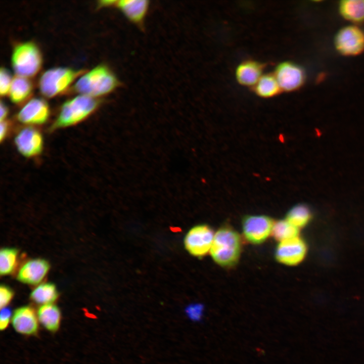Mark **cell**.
Here are the masks:
<instances>
[{
    "label": "cell",
    "mask_w": 364,
    "mask_h": 364,
    "mask_svg": "<svg viewBox=\"0 0 364 364\" xmlns=\"http://www.w3.org/2000/svg\"><path fill=\"white\" fill-rule=\"evenodd\" d=\"M241 239L238 233L229 227L220 229L214 235L210 249L214 261L222 267H231L238 261L241 251Z\"/></svg>",
    "instance_id": "2"
},
{
    "label": "cell",
    "mask_w": 364,
    "mask_h": 364,
    "mask_svg": "<svg viewBox=\"0 0 364 364\" xmlns=\"http://www.w3.org/2000/svg\"><path fill=\"white\" fill-rule=\"evenodd\" d=\"M119 84L109 68L100 65L82 75L75 83L74 89L80 95L95 98L112 92Z\"/></svg>",
    "instance_id": "1"
},
{
    "label": "cell",
    "mask_w": 364,
    "mask_h": 364,
    "mask_svg": "<svg viewBox=\"0 0 364 364\" xmlns=\"http://www.w3.org/2000/svg\"><path fill=\"white\" fill-rule=\"evenodd\" d=\"M32 89V84L26 78L17 76L12 79L9 92L10 98L15 104L20 103L30 96Z\"/></svg>",
    "instance_id": "19"
},
{
    "label": "cell",
    "mask_w": 364,
    "mask_h": 364,
    "mask_svg": "<svg viewBox=\"0 0 364 364\" xmlns=\"http://www.w3.org/2000/svg\"><path fill=\"white\" fill-rule=\"evenodd\" d=\"M56 286L52 283L42 284L35 288L30 294L31 299L38 304H52L57 298Z\"/></svg>",
    "instance_id": "21"
},
{
    "label": "cell",
    "mask_w": 364,
    "mask_h": 364,
    "mask_svg": "<svg viewBox=\"0 0 364 364\" xmlns=\"http://www.w3.org/2000/svg\"><path fill=\"white\" fill-rule=\"evenodd\" d=\"M255 93L262 98H271L278 95L281 90L274 74L262 75L254 86Z\"/></svg>",
    "instance_id": "20"
},
{
    "label": "cell",
    "mask_w": 364,
    "mask_h": 364,
    "mask_svg": "<svg viewBox=\"0 0 364 364\" xmlns=\"http://www.w3.org/2000/svg\"><path fill=\"white\" fill-rule=\"evenodd\" d=\"M12 311L9 308L4 307L2 308L0 314V329L1 330L6 329L10 321Z\"/></svg>",
    "instance_id": "28"
},
{
    "label": "cell",
    "mask_w": 364,
    "mask_h": 364,
    "mask_svg": "<svg viewBox=\"0 0 364 364\" xmlns=\"http://www.w3.org/2000/svg\"><path fill=\"white\" fill-rule=\"evenodd\" d=\"M8 114V108L2 102L1 103V121L4 120Z\"/></svg>",
    "instance_id": "30"
},
{
    "label": "cell",
    "mask_w": 364,
    "mask_h": 364,
    "mask_svg": "<svg viewBox=\"0 0 364 364\" xmlns=\"http://www.w3.org/2000/svg\"><path fill=\"white\" fill-rule=\"evenodd\" d=\"M340 15L345 19L354 23L364 22V0H346L339 2Z\"/></svg>",
    "instance_id": "17"
},
{
    "label": "cell",
    "mask_w": 364,
    "mask_h": 364,
    "mask_svg": "<svg viewBox=\"0 0 364 364\" xmlns=\"http://www.w3.org/2000/svg\"><path fill=\"white\" fill-rule=\"evenodd\" d=\"M271 234L280 242L298 237L299 229L288 220H280L274 223Z\"/></svg>",
    "instance_id": "23"
},
{
    "label": "cell",
    "mask_w": 364,
    "mask_h": 364,
    "mask_svg": "<svg viewBox=\"0 0 364 364\" xmlns=\"http://www.w3.org/2000/svg\"><path fill=\"white\" fill-rule=\"evenodd\" d=\"M15 143L19 152L26 157L39 155L43 148V138L37 130L32 127L21 129L15 138Z\"/></svg>",
    "instance_id": "11"
},
{
    "label": "cell",
    "mask_w": 364,
    "mask_h": 364,
    "mask_svg": "<svg viewBox=\"0 0 364 364\" xmlns=\"http://www.w3.org/2000/svg\"><path fill=\"white\" fill-rule=\"evenodd\" d=\"M188 317L192 322H199L204 315V306L201 304H194L188 306L185 309Z\"/></svg>",
    "instance_id": "25"
},
{
    "label": "cell",
    "mask_w": 364,
    "mask_h": 364,
    "mask_svg": "<svg viewBox=\"0 0 364 364\" xmlns=\"http://www.w3.org/2000/svg\"><path fill=\"white\" fill-rule=\"evenodd\" d=\"M12 320L14 329L20 334L31 335L37 331V318L31 307L25 306L18 308L15 311Z\"/></svg>",
    "instance_id": "13"
},
{
    "label": "cell",
    "mask_w": 364,
    "mask_h": 364,
    "mask_svg": "<svg viewBox=\"0 0 364 364\" xmlns=\"http://www.w3.org/2000/svg\"><path fill=\"white\" fill-rule=\"evenodd\" d=\"M99 102L95 98L80 95L62 105L52 128L65 127L83 120L97 108Z\"/></svg>",
    "instance_id": "3"
},
{
    "label": "cell",
    "mask_w": 364,
    "mask_h": 364,
    "mask_svg": "<svg viewBox=\"0 0 364 364\" xmlns=\"http://www.w3.org/2000/svg\"><path fill=\"white\" fill-rule=\"evenodd\" d=\"M49 268V264L44 259L30 260L26 262L20 268L17 279L24 283L36 285L43 280L48 273Z\"/></svg>",
    "instance_id": "14"
},
{
    "label": "cell",
    "mask_w": 364,
    "mask_h": 364,
    "mask_svg": "<svg viewBox=\"0 0 364 364\" xmlns=\"http://www.w3.org/2000/svg\"><path fill=\"white\" fill-rule=\"evenodd\" d=\"M311 216L309 208L304 204H300L293 206L288 211L286 220L299 229L305 226Z\"/></svg>",
    "instance_id": "22"
},
{
    "label": "cell",
    "mask_w": 364,
    "mask_h": 364,
    "mask_svg": "<svg viewBox=\"0 0 364 364\" xmlns=\"http://www.w3.org/2000/svg\"><path fill=\"white\" fill-rule=\"evenodd\" d=\"M50 109L46 102L34 98L27 102L19 111L17 117L19 121L27 124H41L48 119Z\"/></svg>",
    "instance_id": "12"
},
{
    "label": "cell",
    "mask_w": 364,
    "mask_h": 364,
    "mask_svg": "<svg viewBox=\"0 0 364 364\" xmlns=\"http://www.w3.org/2000/svg\"><path fill=\"white\" fill-rule=\"evenodd\" d=\"M18 251L14 248H3L0 252V273L1 275L11 274L15 268Z\"/></svg>",
    "instance_id": "24"
},
{
    "label": "cell",
    "mask_w": 364,
    "mask_h": 364,
    "mask_svg": "<svg viewBox=\"0 0 364 364\" xmlns=\"http://www.w3.org/2000/svg\"><path fill=\"white\" fill-rule=\"evenodd\" d=\"M274 224L273 220L267 216H246L242 222L244 236L250 243L259 244L271 234Z\"/></svg>",
    "instance_id": "9"
},
{
    "label": "cell",
    "mask_w": 364,
    "mask_h": 364,
    "mask_svg": "<svg viewBox=\"0 0 364 364\" xmlns=\"http://www.w3.org/2000/svg\"><path fill=\"white\" fill-rule=\"evenodd\" d=\"M11 61L17 76L27 78L35 75L38 72L42 59L37 47L33 42H25L15 47Z\"/></svg>",
    "instance_id": "4"
},
{
    "label": "cell",
    "mask_w": 364,
    "mask_h": 364,
    "mask_svg": "<svg viewBox=\"0 0 364 364\" xmlns=\"http://www.w3.org/2000/svg\"><path fill=\"white\" fill-rule=\"evenodd\" d=\"M281 90L294 92L300 88L306 80L304 69L292 62H284L278 65L274 73Z\"/></svg>",
    "instance_id": "7"
},
{
    "label": "cell",
    "mask_w": 364,
    "mask_h": 364,
    "mask_svg": "<svg viewBox=\"0 0 364 364\" xmlns=\"http://www.w3.org/2000/svg\"><path fill=\"white\" fill-rule=\"evenodd\" d=\"M116 6L130 22L139 26L143 25L149 8L146 0H122L116 1Z\"/></svg>",
    "instance_id": "15"
},
{
    "label": "cell",
    "mask_w": 364,
    "mask_h": 364,
    "mask_svg": "<svg viewBox=\"0 0 364 364\" xmlns=\"http://www.w3.org/2000/svg\"><path fill=\"white\" fill-rule=\"evenodd\" d=\"M12 79L8 71L4 68H1L0 71V94L1 96H5L9 94Z\"/></svg>",
    "instance_id": "26"
},
{
    "label": "cell",
    "mask_w": 364,
    "mask_h": 364,
    "mask_svg": "<svg viewBox=\"0 0 364 364\" xmlns=\"http://www.w3.org/2000/svg\"><path fill=\"white\" fill-rule=\"evenodd\" d=\"M263 65L254 60H247L240 64L235 72L236 78L241 85L254 86L262 76Z\"/></svg>",
    "instance_id": "16"
},
{
    "label": "cell",
    "mask_w": 364,
    "mask_h": 364,
    "mask_svg": "<svg viewBox=\"0 0 364 364\" xmlns=\"http://www.w3.org/2000/svg\"><path fill=\"white\" fill-rule=\"evenodd\" d=\"M13 296L12 290L5 285L0 287V307H6L12 300Z\"/></svg>",
    "instance_id": "27"
},
{
    "label": "cell",
    "mask_w": 364,
    "mask_h": 364,
    "mask_svg": "<svg viewBox=\"0 0 364 364\" xmlns=\"http://www.w3.org/2000/svg\"><path fill=\"white\" fill-rule=\"evenodd\" d=\"M38 320L48 330L55 332L59 329L61 313L59 308L53 304L41 305L37 311Z\"/></svg>",
    "instance_id": "18"
},
{
    "label": "cell",
    "mask_w": 364,
    "mask_h": 364,
    "mask_svg": "<svg viewBox=\"0 0 364 364\" xmlns=\"http://www.w3.org/2000/svg\"><path fill=\"white\" fill-rule=\"evenodd\" d=\"M83 71L59 67L45 71L39 80V88L44 96L54 97L64 92Z\"/></svg>",
    "instance_id": "5"
},
{
    "label": "cell",
    "mask_w": 364,
    "mask_h": 364,
    "mask_svg": "<svg viewBox=\"0 0 364 364\" xmlns=\"http://www.w3.org/2000/svg\"><path fill=\"white\" fill-rule=\"evenodd\" d=\"M334 46L341 55L352 57L364 52V31L355 25H348L336 33Z\"/></svg>",
    "instance_id": "6"
},
{
    "label": "cell",
    "mask_w": 364,
    "mask_h": 364,
    "mask_svg": "<svg viewBox=\"0 0 364 364\" xmlns=\"http://www.w3.org/2000/svg\"><path fill=\"white\" fill-rule=\"evenodd\" d=\"M9 123L5 120L1 121L0 139L2 142L5 139L9 130Z\"/></svg>",
    "instance_id": "29"
},
{
    "label": "cell",
    "mask_w": 364,
    "mask_h": 364,
    "mask_svg": "<svg viewBox=\"0 0 364 364\" xmlns=\"http://www.w3.org/2000/svg\"><path fill=\"white\" fill-rule=\"evenodd\" d=\"M214 235L213 230L205 224L192 228L187 234L184 244L187 251L192 255L202 257L210 250Z\"/></svg>",
    "instance_id": "8"
},
{
    "label": "cell",
    "mask_w": 364,
    "mask_h": 364,
    "mask_svg": "<svg viewBox=\"0 0 364 364\" xmlns=\"http://www.w3.org/2000/svg\"><path fill=\"white\" fill-rule=\"evenodd\" d=\"M307 246L299 237L280 242L278 245L275 256L280 263L287 265H295L305 258Z\"/></svg>",
    "instance_id": "10"
}]
</instances>
